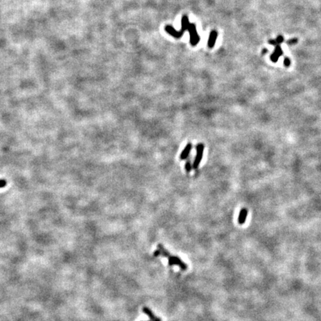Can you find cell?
Wrapping results in <instances>:
<instances>
[{"instance_id": "5bb4252c", "label": "cell", "mask_w": 321, "mask_h": 321, "mask_svg": "<svg viewBox=\"0 0 321 321\" xmlns=\"http://www.w3.org/2000/svg\"><path fill=\"white\" fill-rule=\"evenodd\" d=\"M7 185V181L4 180V179H1L0 180V188L5 187Z\"/></svg>"}, {"instance_id": "30bf717a", "label": "cell", "mask_w": 321, "mask_h": 321, "mask_svg": "<svg viewBox=\"0 0 321 321\" xmlns=\"http://www.w3.org/2000/svg\"><path fill=\"white\" fill-rule=\"evenodd\" d=\"M283 41H284L283 36H282V35H279L277 37L276 40H270L269 41H268V43L272 45H280L281 43H283Z\"/></svg>"}, {"instance_id": "5b68a950", "label": "cell", "mask_w": 321, "mask_h": 321, "mask_svg": "<svg viewBox=\"0 0 321 321\" xmlns=\"http://www.w3.org/2000/svg\"><path fill=\"white\" fill-rule=\"evenodd\" d=\"M192 149H193V144L191 142H188L187 144V145L184 146V148L183 149V150L181 151L180 157V160H185L187 159V158L189 157L190 154H191Z\"/></svg>"}, {"instance_id": "8992f818", "label": "cell", "mask_w": 321, "mask_h": 321, "mask_svg": "<svg viewBox=\"0 0 321 321\" xmlns=\"http://www.w3.org/2000/svg\"><path fill=\"white\" fill-rule=\"evenodd\" d=\"M282 55H283V51L281 48L280 45H276V48L274 51L273 54L271 55V60L274 62H277L278 61L279 57H281Z\"/></svg>"}, {"instance_id": "8fae6325", "label": "cell", "mask_w": 321, "mask_h": 321, "mask_svg": "<svg viewBox=\"0 0 321 321\" xmlns=\"http://www.w3.org/2000/svg\"><path fill=\"white\" fill-rule=\"evenodd\" d=\"M184 169H185L186 172H188V173L191 172L192 169H193V164H192L191 158L190 157H188L187 159L186 160V163L184 164Z\"/></svg>"}, {"instance_id": "277c9868", "label": "cell", "mask_w": 321, "mask_h": 321, "mask_svg": "<svg viewBox=\"0 0 321 321\" xmlns=\"http://www.w3.org/2000/svg\"><path fill=\"white\" fill-rule=\"evenodd\" d=\"M187 31H189L190 34V43L193 46H196L198 43V42H199L200 36L198 35V32H197L196 26L195 25V23H191L190 22Z\"/></svg>"}, {"instance_id": "9a60e30c", "label": "cell", "mask_w": 321, "mask_h": 321, "mask_svg": "<svg viewBox=\"0 0 321 321\" xmlns=\"http://www.w3.org/2000/svg\"><path fill=\"white\" fill-rule=\"evenodd\" d=\"M268 51V50L266 49V48H264V49L262 51V55H265V54H266Z\"/></svg>"}, {"instance_id": "3957f363", "label": "cell", "mask_w": 321, "mask_h": 321, "mask_svg": "<svg viewBox=\"0 0 321 321\" xmlns=\"http://www.w3.org/2000/svg\"><path fill=\"white\" fill-rule=\"evenodd\" d=\"M196 155L195 156L194 160L193 162V169L197 170L199 167L201 161L204 156V151H205V144L203 143H198L196 146Z\"/></svg>"}, {"instance_id": "7c38bea8", "label": "cell", "mask_w": 321, "mask_h": 321, "mask_svg": "<svg viewBox=\"0 0 321 321\" xmlns=\"http://www.w3.org/2000/svg\"><path fill=\"white\" fill-rule=\"evenodd\" d=\"M283 63H284V66H285V67H289V66H290V65H291L290 59H289V57H285V58H284Z\"/></svg>"}, {"instance_id": "ba28073f", "label": "cell", "mask_w": 321, "mask_h": 321, "mask_svg": "<svg viewBox=\"0 0 321 321\" xmlns=\"http://www.w3.org/2000/svg\"><path fill=\"white\" fill-rule=\"evenodd\" d=\"M247 216V210L246 208H242L240 210V215L238 218V223L240 225H243L245 223L246 219Z\"/></svg>"}, {"instance_id": "7a4b0ae2", "label": "cell", "mask_w": 321, "mask_h": 321, "mask_svg": "<svg viewBox=\"0 0 321 321\" xmlns=\"http://www.w3.org/2000/svg\"><path fill=\"white\" fill-rule=\"evenodd\" d=\"M190 22L189 19H188L187 16L184 15L183 16L182 18H181V28L180 31H177L171 25H167L165 27V31L168 33L169 34H170L171 36H172L173 37L177 38H181L183 36L184 33L186 31H187L188 26H189Z\"/></svg>"}, {"instance_id": "2e32d148", "label": "cell", "mask_w": 321, "mask_h": 321, "mask_svg": "<svg viewBox=\"0 0 321 321\" xmlns=\"http://www.w3.org/2000/svg\"><path fill=\"white\" fill-rule=\"evenodd\" d=\"M149 321H150V320H149Z\"/></svg>"}, {"instance_id": "4fadbf2b", "label": "cell", "mask_w": 321, "mask_h": 321, "mask_svg": "<svg viewBox=\"0 0 321 321\" xmlns=\"http://www.w3.org/2000/svg\"><path fill=\"white\" fill-rule=\"evenodd\" d=\"M297 42H298V40L296 39V38H294V39L288 40L287 43L289 45H294V44H296V43H297Z\"/></svg>"}, {"instance_id": "9c48e42d", "label": "cell", "mask_w": 321, "mask_h": 321, "mask_svg": "<svg viewBox=\"0 0 321 321\" xmlns=\"http://www.w3.org/2000/svg\"><path fill=\"white\" fill-rule=\"evenodd\" d=\"M142 311L143 312H144L146 315H147V316L150 318V321H161L160 318L157 317L156 315L153 313V312H152L149 308L144 307V308H143Z\"/></svg>"}, {"instance_id": "52a82bcc", "label": "cell", "mask_w": 321, "mask_h": 321, "mask_svg": "<svg viewBox=\"0 0 321 321\" xmlns=\"http://www.w3.org/2000/svg\"><path fill=\"white\" fill-rule=\"evenodd\" d=\"M218 34L216 31H212L210 34V36H209L208 42H207V46L209 48H213L216 44V39H217Z\"/></svg>"}, {"instance_id": "6da1fadb", "label": "cell", "mask_w": 321, "mask_h": 321, "mask_svg": "<svg viewBox=\"0 0 321 321\" xmlns=\"http://www.w3.org/2000/svg\"><path fill=\"white\" fill-rule=\"evenodd\" d=\"M157 249L156 251H154L153 253V255L154 256H162L164 257H166L168 259V264L170 266H178L180 267V268L183 271H185L187 269V265L186 263H184L179 256H173L171 255L170 253L168 252L166 249L164 247V246L161 244H158L157 245Z\"/></svg>"}]
</instances>
